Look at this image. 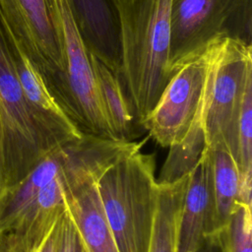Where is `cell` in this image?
<instances>
[{"label": "cell", "instance_id": "cell-23", "mask_svg": "<svg viewBox=\"0 0 252 252\" xmlns=\"http://www.w3.org/2000/svg\"><path fill=\"white\" fill-rule=\"evenodd\" d=\"M62 216V215H61ZM60 216V217H61ZM59 220L55 222L53 227L50 229L44 240L41 242L35 252H57L58 246V233H59Z\"/></svg>", "mask_w": 252, "mask_h": 252}, {"label": "cell", "instance_id": "cell-8", "mask_svg": "<svg viewBox=\"0 0 252 252\" xmlns=\"http://www.w3.org/2000/svg\"><path fill=\"white\" fill-rule=\"evenodd\" d=\"M0 25L27 54L55 99L63 77L59 36L49 0H0Z\"/></svg>", "mask_w": 252, "mask_h": 252}, {"label": "cell", "instance_id": "cell-21", "mask_svg": "<svg viewBox=\"0 0 252 252\" xmlns=\"http://www.w3.org/2000/svg\"><path fill=\"white\" fill-rule=\"evenodd\" d=\"M57 252H86L78 228L67 209L59 220Z\"/></svg>", "mask_w": 252, "mask_h": 252}, {"label": "cell", "instance_id": "cell-6", "mask_svg": "<svg viewBox=\"0 0 252 252\" xmlns=\"http://www.w3.org/2000/svg\"><path fill=\"white\" fill-rule=\"evenodd\" d=\"M111 158L109 143L102 138L82 135L50 150L18 182L0 189V235L19 220L40 190L65 172L96 171Z\"/></svg>", "mask_w": 252, "mask_h": 252}, {"label": "cell", "instance_id": "cell-1", "mask_svg": "<svg viewBox=\"0 0 252 252\" xmlns=\"http://www.w3.org/2000/svg\"><path fill=\"white\" fill-rule=\"evenodd\" d=\"M120 47V82L141 129L173 73L168 66L171 0H111Z\"/></svg>", "mask_w": 252, "mask_h": 252}, {"label": "cell", "instance_id": "cell-14", "mask_svg": "<svg viewBox=\"0 0 252 252\" xmlns=\"http://www.w3.org/2000/svg\"><path fill=\"white\" fill-rule=\"evenodd\" d=\"M95 182L91 180L66 190L67 212L78 228L86 252H119L104 217Z\"/></svg>", "mask_w": 252, "mask_h": 252}, {"label": "cell", "instance_id": "cell-18", "mask_svg": "<svg viewBox=\"0 0 252 252\" xmlns=\"http://www.w3.org/2000/svg\"><path fill=\"white\" fill-rule=\"evenodd\" d=\"M208 150L212 164L217 232L225 227L238 201L239 171L234 158L225 148L217 146Z\"/></svg>", "mask_w": 252, "mask_h": 252}, {"label": "cell", "instance_id": "cell-22", "mask_svg": "<svg viewBox=\"0 0 252 252\" xmlns=\"http://www.w3.org/2000/svg\"><path fill=\"white\" fill-rule=\"evenodd\" d=\"M197 252H225L220 231L209 234Z\"/></svg>", "mask_w": 252, "mask_h": 252}, {"label": "cell", "instance_id": "cell-9", "mask_svg": "<svg viewBox=\"0 0 252 252\" xmlns=\"http://www.w3.org/2000/svg\"><path fill=\"white\" fill-rule=\"evenodd\" d=\"M233 0H171L168 66L172 73L184 61L227 36Z\"/></svg>", "mask_w": 252, "mask_h": 252}, {"label": "cell", "instance_id": "cell-17", "mask_svg": "<svg viewBox=\"0 0 252 252\" xmlns=\"http://www.w3.org/2000/svg\"><path fill=\"white\" fill-rule=\"evenodd\" d=\"M204 105L205 94L202 104L186 135L180 142L169 147L168 155L157 180L158 184L173 183L189 175L198 164L207 149L204 127Z\"/></svg>", "mask_w": 252, "mask_h": 252}, {"label": "cell", "instance_id": "cell-16", "mask_svg": "<svg viewBox=\"0 0 252 252\" xmlns=\"http://www.w3.org/2000/svg\"><path fill=\"white\" fill-rule=\"evenodd\" d=\"M103 107L117 141L132 142L141 134L130 113L119 76L91 52Z\"/></svg>", "mask_w": 252, "mask_h": 252}, {"label": "cell", "instance_id": "cell-12", "mask_svg": "<svg viewBox=\"0 0 252 252\" xmlns=\"http://www.w3.org/2000/svg\"><path fill=\"white\" fill-rule=\"evenodd\" d=\"M69 3L89 50L119 76L118 25L111 0H69Z\"/></svg>", "mask_w": 252, "mask_h": 252}, {"label": "cell", "instance_id": "cell-15", "mask_svg": "<svg viewBox=\"0 0 252 252\" xmlns=\"http://www.w3.org/2000/svg\"><path fill=\"white\" fill-rule=\"evenodd\" d=\"M189 175L158 184V198L148 252H176L178 225Z\"/></svg>", "mask_w": 252, "mask_h": 252}, {"label": "cell", "instance_id": "cell-13", "mask_svg": "<svg viewBox=\"0 0 252 252\" xmlns=\"http://www.w3.org/2000/svg\"><path fill=\"white\" fill-rule=\"evenodd\" d=\"M12 60L23 94L38 119L59 143L82 136L51 95L41 74L25 52L8 40Z\"/></svg>", "mask_w": 252, "mask_h": 252}, {"label": "cell", "instance_id": "cell-2", "mask_svg": "<svg viewBox=\"0 0 252 252\" xmlns=\"http://www.w3.org/2000/svg\"><path fill=\"white\" fill-rule=\"evenodd\" d=\"M152 154L118 158L96 179L104 217L119 252H148L158 185Z\"/></svg>", "mask_w": 252, "mask_h": 252}, {"label": "cell", "instance_id": "cell-7", "mask_svg": "<svg viewBox=\"0 0 252 252\" xmlns=\"http://www.w3.org/2000/svg\"><path fill=\"white\" fill-rule=\"evenodd\" d=\"M222 37L175 69L157 104L143 122V129L159 146L169 148L177 144L189 130L202 104L208 74Z\"/></svg>", "mask_w": 252, "mask_h": 252}, {"label": "cell", "instance_id": "cell-20", "mask_svg": "<svg viewBox=\"0 0 252 252\" xmlns=\"http://www.w3.org/2000/svg\"><path fill=\"white\" fill-rule=\"evenodd\" d=\"M227 36L252 45V0H233Z\"/></svg>", "mask_w": 252, "mask_h": 252}, {"label": "cell", "instance_id": "cell-3", "mask_svg": "<svg viewBox=\"0 0 252 252\" xmlns=\"http://www.w3.org/2000/svg\"><path fill=\"white\" fill-rule=\"evenodd\" d=\"M49 2L63 62L62 84L55 101L82 135L116 140L103 107L91 51L79 31L69 0Z\"/></svg>", "mask_w": 252, "mask_h": 252}, {"label": "cell", "instance_id": "cell-24", "mask_svg": "<svg viewBox=\"0 0 252 252\" xmlns=\"http://www.w3.org/2000/svg\"><path fill=\"white\" fill-rule=\"evenodd\" d=\"M3 157H4V131H3V124H2V118L0 113V180H1L2 169H3Z\"/></svg>", "mask_w": 252, "mask_h": 252}, {"label": "cell", "instance_id": "cell-19", "mask_svg": "<svg viewBox=\"0 0 252 252\" xmlns=\"http://www.w3.org/2000/svg\"><path fill=\"white\" fill-rule=\"evenodd\" d=\"M220 231L225 252H252L251 207L237 201L227 224Z\"/></svg>", "mask_w": 252, "mask_h": 252}, {"label": "cell", "instance_id": "cell-5", "mask_svg": "<svg viewBox=\"0 0 252 252\" xmlns=\"http://www.w3.org/2000/svg\"><path fill=\"white\" fill-rule=\"evenodd\" d=\"M252 84V45L223 36L212 62L205 90L207 147H222L236 161L237 127L244 94Z\"/></svg>", "mask_w": 252, "mask_h": 252}, {"label": "cell", "instance_id": "cell-4", "mask_svg": "<svg viewBox=\"0 0 252 252\" xmlns=\"http://www.w3.org/2000/svg\"><path fill=\"white\" fill-rule=\"evenodd\" d=\"M0 113L4 131L1 187L25 177L59 144L29 105L16 74L6 34L0 25Z\"/></svg>", "mask_w": 252, "mask_h": 252}, {"label": "cell", "instance_id": "cell-11", "mask_svg": "<svg viewBox=\"0 0 252 252\" xmlns=\"http://www.w3.org/2000/svg\"><path fill=\"white\" fill-rule=\"evenodd\" d=\"M216 232L212 164L208 148L189 174L181 209L176 252H197L205 238Z\"/></svg>", "mask_w": 252, "mask_h": 252}, {"label": "cell", "instance_id": "cell-10", "mask_svg": "<svg viewBox=\"0 0 252 252\" xmlns=\"http://www.w3.org/2000/svg\"><path fill=\"white\" fill-rule=\"evenodd\" d=\"M99 174L73 171L60 174L43 187L9 230L0 235V252H35L66 211V190L75 189Z\"/></svg>", "mask_w": 252, "mask_h": 252}]
</instances>
